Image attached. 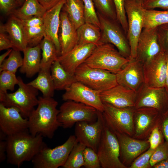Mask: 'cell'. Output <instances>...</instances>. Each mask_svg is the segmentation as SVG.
<instances>
[{
    "label": "cell",
    "instance_id": "91938a15",
    "mask_svg": "<svg viewBox=\"0 0 168 168\" xmlns=\"http://www.w3.org/2000/svg\"><path fill=\"white\" fill-rule=\"evenodd\" d=\"M133 0L143 1V0Z\"/></svg>",
    "mask_w": 168,
    "mask_h": 168
},
{
    "label": "cell",
    "instance_id": "7c38bea8",
    "mask_svg": "<svg viewBox=\"0 0 168 168\" xmlns=\"http://www.w3.org/2000/svg\"><path fill=\"white\" fill-rule=\"evenodd\" d=\"M101 25L100 43L114 45L124 57L130 59L131 50L127 37L121 29L112 20L97 12Z\"/></svg>",
    "mask_w": 168,
    "mask_h": 168
},
{
    "label": "cell",
    "instance_id": "c3c4849f",
    "mask_svg": "<svg viewBox=\"0 0 168 168\" xmlns=\"http://www.w3.org/2000/svg\"><path fill=\"white\" fill-rule=\"evenodd\" d=\"M19 5L16 0H0V9L6 14L11 13Z\"/></svg>",
    "mask_w": 168,
    "mask_h": 168
},
{
    "label": "cell",
    "instance_id": "60d3db41",
    "mask_svg": "<svg viewBox=\"0 0 168 168\" xmlns=\"http://www.w3.org/2000/svg\"><path fill=\"white\" fill-rule=\"evenodd\" d=\"M84 164L86 168L101 167L100 161L97 153L91 148L86 147L83 152Z\"/></svg>",
    "mask_w": 168,
    "mask_h": 168
},
{
    "label": "cell",
    "instance_id": "b9f144b4",
    "mask_svg": "<svg viewBox=\"0 0 168 168\" xmlns=\"http://www.w3.org/2000/svg\"><path fill=\"white\" fill-rule=\"evenodd\" d=\"M167 158L168 143L165 141L155 149L150 159V165L152 168L156 164Z\"/></svg>",
    "mask_w": 168,
    "mask_h": 168
},
{
    "label": "cell",
    "instance_id": "ffe728a7",
    "mask_svg": "<svg viewBox=\"0 0 168 168\" xmlns=\"http://www.w3.org/2000/svg\"><path fill=\"white\" fill-rule=\"evenodd\" d=\"M127 65L116 74L119 84L137 92L144 84L142 64L136 58L130 59Z\"/></svg>",
    "mask_w": 168,
    "mask_h": 168
},
{
    "label": "cell",
    "instance_id": "4dcf8cb0",
    "mask_svg": "<svg viewBox=\"0 0 168 168\" xmlns=\"http://www.w3.org/2000/svg\"><path fill=\"white\" fill-rule=\"evenodd\" d=\"M46 11L38 0H25L20 7L14 10L11 14L23 19L33 16L43 17Z\"/></svg>",
    "mask_w": 168,
    "mask_h": 168
},
{
    "label": "cell",
    "instance_id": "e0dca14e",
    "mask_svg": "<svg viewBox=\"0 0 168 168\" xmlns=\"http://www.w3.org/2000/svg\"><path fill=\"white\" fill-rule=\"evenodd\" d=\"M114 133L119 142L120 160L127 168H129L137 157L149 148L147 139L140 140L125 133Z\"/></svg>",
    "mask_w": 168,
    "mask_h": 168
},
{
    "label": "cell",
    "instance_id": "8d00e7d4",
    "mask_svg": "<svg viewBox=\"0 0 168 168\" xmlns=\"http://www.w3.org/2000/svg\"><path fill=\"white\" fill-rule=\"evenodd\" d=\"M92 1L99 12L112 20L117 21L116 9L113 0Z\"/></svg>",
    "mask_w": 168,
    "mask_h": 168
},
{
    "label": "cell",
    "instance_id": "8fae6325",
    "mask_svg": "<svg viewBox=\"0 0 168 168\" xmlns=\"http://www.w3.org/2000/svg\"><path fill=\"white\" fill-rule=\"evenodd\" d=\"M163 116V114L153 108H134L132 137L140 140H147L152 130L160 125Z\"/></svg>",
    "mask_w": 168,
    "mask_h": 168
},
{
    "label": "cell",
    "instance_id": "2e32d148",
    "mask_svg": "<svg viewBox=\"0 0 168 168\" xmlns=\"http://www.w3.org/2000/svg\"><path fill=\"white\" fill-rule=\"evenodd\" d=\"M101 92L77 81L65 90L62 97L64 101L71 100L82 103L103 112L104 109L100 97Z\"/></svg>",
    "mask_w": 168,
    "mask_h": 168
},
{
    "label": "cell",
    "instance_id": "11a10c76",
    "mask_svg": "<svg viewBox=\"0 0 168 168\" xmlns=\"http://www.w3.org/2000/svg\"><path fill=\"white\" fill-rule=\"evenodd\" d=\"M12 50V49H7L5 52L1 55L0 56V65L2 64L4 61L5 59L9 55Z\"/></svg>",
    "mask_w": 168,
    "mask_h": 168
},
{
    "label": "cell",
    "instance_id": "d6986e66",
    "mask_svg": "<svg viewBox=\"0 0 168 168\" xmlns=\"http://www.w3.org/2000/svg\"><path fill=\"white\" fill-rule=\"evenodd\" d=\"M161 51L157 38V27L143 29L138 39L135 58L143 64L151 60Z\"/></svg>",
    "mask_w": 168,
    "mask_h": 168
},
{
    "label": "cell",
    "instance_id": "44dd1931",
    "mask_svg": "<svg viewBox=\"0 0 168 168\" xmlns=\"http://www.w3.org/2000/svg\"><path fill=\"white\" fill-rule=\"evenodd\" d=\"M96 46L93 44H78L69 52L58 56L57 60L66 71L74 75L77 69L89 57Z\"/></svg>",
    "mask_w": 168,
    "mask_h": 168
},
{
    "label": "cell",
    "instance_id": "836d02e7",
    "mask_svg": "<svg viewBox=\"0 0 168 168\" xmlns=\"http://www.w3.org/2000/svg\"><path fill=\"white\" fill-rule=\"evenodd\" d=\"M86 147L82 143H76L72 149L63 167L64 168H80L84 166L83 152Z\"/></svg>",
    "mask_w": 168,
    "mask_h": 168
},
{
    "label": "cell",
    "instance_id": "d6a6232c",
    "mask_svg": "<svg viewBox=\"0 0 168 168\" xmlns=\"http://www.w3.org/2000/svg\"><path fill=\"white\" fill-rule=\"evenodd\" d=\"M167 23H168V11L145 9L143 29L155 28Z\"/></svg>",
    "mask_w": 168,
    "mask_h": 168
},
{
    "label": "cell",
    "instance_id": "7a4b0ae2",
    "mask_svg": "<svg viewBox=\"0 0 168 168\" xmlns=\"http://www.w3.org/2000/svg\"><path fill=\"white\" fill-rule=\"evenodd\" d=\"M37 107L28 118V130L33 136L41 134L43 137L52 138L58 128L61 127L58 119L59 112L58 103L53 97H38Z\"/></svg>",
    "mask_w": 168,
    "mask_h": 168
},
{
    "label": "cell",
    "instance_id": "5bb4252c",
    "mask_svg": "<svg viewBox=\"0 0 168 168\" xmlns=\"http://www.w3.org/2000/svg\"><path fill=\"white\" fill-rule=\"evenodd\" d=\"M142 65L144 84L151 88H165L167 77L165 53L161 50L151 60Z\"/></svg>",
    "mask_w": 168,
    "mask_h": 168
},
{
    "label": "cell",
    "instance_id": "9f6ffc18",
    "mask_svg": "<svg viewBox=\"0 0 168 168\" xmlns=\"http://www.w3.org/2000/svg\"><path fill=\"white\" fill-rule=\"evenodd\" d=\"M167 63V77L165 88L168 92V54H165Z\"/></svg>",
    "mask_w": 168,
    "mask_h": 168
},
{
    "label": "cell",
    "instance_id": "603a6c76",
    "mask_svg": "<svg viewBox=\"0 0 168 168\" xmlns=\"http://www.w3.org/2000/svg\"><path fill=\"white\" fill-rule=\"evenodd\" d=\"M58 38L61 55L69 52L77 44V29L69 19L66 12L62 10L60 15Z\"/></svg>",
    "mask_w": 168,
    "mask_h": 168
},
{
    "label": "cell",
    "instance_id": "f35d334b",
    "mask_svg": "<svg viewBox=\"0 0 168 168\" xmlns=\"http://www.w3.org/2000/svg\"><path fill=\"white\" fill-rule=\"evenodd\" d=\"M84 4V14L85 23L92 24L101 28L99 17L92 0H82Z\"/></svg>",
    "mask_w": 168,
    "mask_h": 168
},
{
    "label": "cell",
    "instance_id": "83f0119b",
    "mask_svg": "<svg viewBox=\"0 0 168 168\" xmlns=\"http://www.w3.org/2000/svg\"><path fill=\"white\" fill-rule=\"evenodd\" d=\"M28 84L40 91L44 97H53L54 96L55 89L50 70L40 69L37 77Z\"/></svg>",
    "mask_w": 168,
    "mask_h": 168
},
{
    "label": "cell",
    "instance_id": "f907efd6",
    "mask_svg": "<svg viewBox=\"0 0 168 168\" xmlns=\"http://www.w3.org/2000/svg\"><path fill=\"white\" fill-rule=\"evenodd\" d=\"M160 127L164 135L165 141L168 143V111L163 116Z\"/></svg>",
    "mask_w": 168,
    "mask_h": 168
},
{
    "label": "cell",
    "instance_id": "ba28073f",
    "mask_svg": "<svg viewBox=\"0 0 168 168\" xmlns=\"http://www.w3.org/2000/svg\"><path fill=\"white\" fill-rule=\"evenodd\" d=\"M97 153L102 168H127L120 160L117 137L105 121Z\"/></svg>",
    "mask_w": 168,
    "mask_h": 168
},
{
    "label": "cell",
    "instance_id": "9a60e30c",
    "mask_svg": "<svg viewBox=\"0 0 168 168\" xmlns=\"http://www.w3.org/2000/svg\"><path fill=\"white\" fill-rule=\"evenodd\" d=\"M143 107L156 109L162 114L168 111V92L164 88H153L144 84L137 92L135 109Z\"/></svg>",
    "mask_w": 168,
    "mask_h": 168
},
{
    "label": "cell",
    "instance_id": "7402d4cb",
    "mask_svg": "<svg viewBox=\"0 0 168 168\" xmlns=\"http://www.w3.org/2000/svg\"><path fill=\"white\" fill-rule=\"evenodd\" d=\"M137 93L120 84L101 92L103 102L115 107L124 108L134 107Z\"/></svg>",
    "mask_w": 168,
    "mask_h": 168
},
{
    "label": "cell",
    "instance_id": "9c48e42d",
    "mask_svg": "<svg viewBox=\"0 0 168 168\" xmlns=\"http://www.w3.org/2000/svg\"><path fill=\"white\" fill-rule=\"evenodd\" d=\"M142 1L124 0V7L128 28L126 35L131 50L130 59L136 57L138 38L143 29L145 9Z\"/></svg>",
    "mask_w": 168,
    "mask_h": 168
},
{
    "label": "cell",
    "instance_id": "f6af8a7d",
    "mask_svg": "<svg viewBox=\"0 0 168 168\" xmlns=\"http://www.w3.org/2000/svg\"><path fill=\"white\" fill-rule=\"evenodd\" d=\"M160 125L156 127L152 130L147 139L150 145L149 148L151 149H156L165 141Z\"/></svg>",
    "mask_w": 168,
    "mask_h": 168
},
{
    "label": "cell",
    "instance_id": "5b68a950",
    "mask_svg": "<svg viewBox=\"0 0 168 168\" xmlns=\"http://www.w3.org/2000/svg\"><path fill=\"white\" fill-rule=\"evenodd\" d=\"M75 135L70 136L62 145L53 148L47 145L43 147L31 161L35 168H58L63 167L75 144L77 143Z\"/></svg>",
    "mask_w": 168,
    "mask_h": 168
},
{
    "label": "cell",
    "instance_id": "6f0895ef",
    "mask_svg": "<svg viewBox=\"0 0 168 168\" xmlns=\"http://www.w3.org/2000/svg\"><path fill=\"white\" fill-rule=\"evenodd\" d=\"M7 135L3 131L0 130V141H5L6 140Z\"/></svg>",
    "mask_w": 168,
    "mask_h": 168
},
{
    "label": "cell",
    "instance_id": "277c9868",
    "mask_svg": "<svg viewBox=\"0 0 168 168\" xmlns=\"http://www.w3.org/2000/svg\"><path fill=\"white\" fill-rule=\"evenodd\" d=\"M17 77L19 83L17 90L13 93L5 94L0 98V103L7 107H16L24 117L28 118L38 104V90L25 83L21 77Z\"/></svg>",
    "mask_w": 168,
    "mask_h": 168
},
{
    "label": "cell",
    "instance_id": "ac0fdd59",
    "mask_svg": "<svg viewBox=\"0 0 168 168\" xmlns=\"http://www.w3.org/2000/svg\"><path fill=\"white\" fill-rule=\"evenodd\" d=\"M0 130L7 136L29 131L28 119L16 107H7L0 103Z\"/></svg>",
    "mask_w": 168,
    "mask_h": 168
},
{
    "label": "cell",
    "instance_id": "7bdbcfd3",
    "mask_svg": "<svg viewBox=\"0 0 168 168\" xmlns=\"http://www.w3.org/2000/svg\"><path fill=\"white\" fill-rule=\"evenodd\" d=\"M149 148L137 157L128 168H151L150 164L151 156L155 149Z\"/></svg>",
    "mask_w": 168,
    "mask_h": 168
},
{
    "label": "cell",
    "instance_id": "e575fe53",
    "mask_svg": "<svg viewBox=\"0 0 168 168\" xmlns=\"http://www.w3.org/2000/svg\"><path fill=\"white\" fill-rule=\"evenodd\" d=\"M20 52L12 49L8 57L0 65V72L4 71L16 74L18 68H20L23 64V58Z\"/></svg>",
    "mask_w": 168,
    "mask_h": 168
},
{
    "label": "cell",
    "instance_id": "f1b7e54d",
    "mask_svg": "<svg viewBox=\"0 0 168 168\" xmlns=\"http://www.w3.org/2000/svg\"><path fill=\"white\" fill-rule=\"evenodd\" d=\"M84 9L82 0H66L62 10L66 12L69 19L77 29L85 23Z\"/></svg>",
    "mask_w": 168,
    "mask_h": 168
},
{
    "label": "cell",
    "instance_id": "7dc6e473",
    "mask_svg": "<svg viewBox=\"0 0 168 168\" xmlns=\"http://www.w3.org/2000/svg\"><path fill=\"white\" fill-rule=\"evenodd\" d=\"M23 26L25 27L40 26L44 25L43 17L33 16L26 19H19Z\"/></svg>",
    "mask_w": 168,
    "mask_h": 168
},
{
    "label": "cell",
    "instance_id": "6da1fadb",
    "mask_svg": "<svg viewBox=\"0 0 168 168\" xmlns=\"http://www.w3.org/2000/svg\"><path fill=\"white\" fill-rule=\"evenodd\" d=\"M43 137L41 134L33 136L29 131L7 136L5 140L7 162L19 167L24 162L31 161L46 145Z\"/></svg>",
    "mask_w": 168,
    "mask_h": 168
},
{
    "label": "cell",
    "instance_id": "74e56055",
    "mask_svg": "<svg viewBox=\"0 0 168 168\" xmlns=\"http://www.w3.org/2000/svg\"><path fill=\"white\" fill-rule=\"evenodd\" d=\"M23 27L28 46L34 47L39 44L45 35L44 25L38 27Z\"/></svg>",
    "mask_w": 168,
    "mask_h": 168
},
{
    "label": "cell",
    "instance_id": "52a82bcc",
    "mask_svg": "<svg viewBox=\"0 0 168 168\" xmlns=\"http://www.w3.org/2000/svg\"><path fill=\"white\" fill-rule=\"evenodd\" d=\"M74 75L77 81L101 92L118 84L116 74L105 70L91 68L84 63L77 69Z\"/></svg>",
    "mask_w": 168,
    "mask_h": 168
},
{
    "label": "cell",
    "instance_id": "ee69618b",
    "mask_svg": "<svg viewBox=\"0 0 168 168\" xmlns=\"http://www.w3.org/2000/svg\"><path fill=\"white\" fill-rule=\"evenodd\" d=\"M157 34L161 50L168 54V23L157 26Z\"/></svg>",
    "mask_w": 168,
    "mask_h": 168
},
{
    "label": "cell",
    "instance_id": "680465c9",
    "mask_svg": "<svg viewBox=\"0 0 168 168\" xmlns=\"http://www.w3.org/2000/svg\"><path fill=\"white\" fill-rule=\"evenodd\" d=\"M19 6H21L24 2L25 0H16Z\"/></svg>",
    "mask_w": 168,
    "mask_h": 168
},
{
    "label": "cell",
    "instance_id": "cb8c5ba5",
    "mask_svg": "<svg viewBox=\"0 0 168 168\" xmlns=\"http://www.w3.org/2000/svg\"><path fill=\"white\" fill-rule=\"evenodd\" d=\"M66 0H60L55 6L46 11L43 16L45 35L49 36L54 43L58 56L61 55L58 34L60 24V15Z\"/></svg>",
    "mask_w": 168,
    "mask_h": 168
},
{
    "label": "cell",
    "instance_id": "f5cc1de1",
    "mask_svg": "<svg viewBox=\"0 0 168 168\" xmlns=\"http://www.w3.org/2000/svg\"><path fill=\"white\" fill-rule=\"evenodd\" d=\"M7 159L6 143L5 140L0 141V162Z\"/></svg>",
    "mask_w": 168,
    "mask_h": 168
},
{
    "label": "cell",
    "instance_id": "bcb514c9",
    "mask_svg": "<svg viewBox=\"0 0 168 168\" xmlns=\"http://www.w3.org/2000/svg\"><path fill=\"white\" fill-rule=\"evenodd\" d=\"M142 5L145 9L158 8L168 11V0H143Z\"/></svg>",
    "mask_w": 168,
    "mask_h": 168
},
{
    "label": "cell",
    "instance_id": "d590c367",
    "mask_svg": "<svg viewBox=\"0 0 168 168\" xmlns=\"http://www.w3.org/2000/svg\"><path fill=\"white\" fill-rule=\"evenodd\" d=\"M18 83V79L16 74L4 71L0 72V98L7 93V90L13 91L15 85Z\"/></svg>",
    "mask_w": 168,
    "mask_h": 168
},
{
    "label": "cell",
    "instance_id": "ab89813d",
    "mask_svg": "<svg viewBox=\"0 0 168 168\" xmlns=\"http://www.w3.org/2000/svg\"><path fill=\"white\" fill-rule=\"evenodd\" d=\"M115 7L117 21L126 35L128 28L124 0H113Z\"/></svg>",
    "mask_w": 168,
    "mask_h": 168
},
{
    "label": "cell",
    "instance_id": "681fc988",
    "mask_svg": "<svg viewBox=\"0 0 168 168\" xmlns=\"http://www.w3.org/2000/svg\"><path fill=\"white\" fill-rule=\"evenodd\" d=\"M13 45L8 35L4 32L0 31V51L13 48Z\"/></svg>",
    "mask_w": 168,
    "mask_h": 168
},
{
    "label": "cell",
    "instance_id": "816d5d0a",
    "mask_svg": "<svg viewBox=\"0 0 168 168\" xmlns=\"http://www.w3.org/2000/svg\"><path fill=\"white\" fill-rule=\"evenodd\" d=\"M45 9L48 10L55 6L60 0H38Z\"/></svg>",
    "mask_w": 168,
    "mask_h": 168
},
{
    "label": "cell",
    "instance_id": "1f68e13d",
    "mask_svg": "<svg viewBox=\"0 0 168 168\" xmlns=\"http://www.w3.org/2000/svg\"><path fill=\"white\" fill-rule=\"evenodd\" d=\"M78 44H93L97 45L100 43V29L90 23H85L77 29Z\"/></svg>",
    "mask_w": 168,
    "mask_h": 168
},
{
    "label": "cell",
    "instance_id": "4316f807",
    "mask_svg": "<svg viewBox=\"0 0 168 168\" xmlns=\"http://www.w3.org/2000/svg\"><path fill=\"white\" fill-rule=\"evenodd\" d=\"M50 70L55 90H65L77 81L75 75L66 71L57 60L53 63Z\"/></svg>",
    "mask_w": 168,
    "mask_h": 168
},
{
    "label": "cell",
    "instance_id": "db71d44e",
    "mask_svg": "<svg viewBox=\"0 0 168 168\" xmlns=\"http://www.w3.org/2000/svg\"><path fill=\"white\" fill-rule=\"evenodd\" d=\"M153 168H168V158L154 165Z\"/></svg>",
    "mask_w": 168,
    "mask_h": 168
},
{
    "label": "cell",
    "instance_id": "8992f818",
    "mask_svg": "<svg viewBox=\"0 0 168 168\" xmlns=\"http://www.w3.org/2000/svg\"><path fill=\"white\" fill-rule=\"evenodd\" d=\"M58 119L64 128H70L77 122H95L98 110L93 107L73 100L66 101L60 106Z\"/></svg>",
    "mask_w": 168,
    "mask_h": 168
},
{
    "label": "cell",
    "instance_id": "30bf717a",
    "mask_svg": "<svg viewBox=\"0 0 168 168\" xmlns=\"http://www.w3.org/2000/svg\"><path fill=\"white\" fill-rule=\"evenodd\" d=\"M103 118L107 125L114 132L126 134L133 137V134L134 107L120 108L103 102Z\"/></svg>",
    "mask_w": 168,
    "mask_h": 168
},
{
    "label": "cell",
    "instance_id": "d4e9b609",
    "mask_svg": "<svg viewBox=\"0 0 168 168\" xmlns=\"http://www.w3.org/2000/svg\"><path fill=\"white\" fill-rule=\"evenodd\" d=\"M0 31L7 32L13 49L23 52L28 46L24 28L20 20L12 15L6 23L0 26Z\"/></svg>",
    "mask_w": 168,
    "mask_h": 168
},
{
    "label": "cell",
    "instance_id": "484cf974",
    "mask_svg": "<svg viewBox=\"0 0 168 168\" xmlns=\"http://www.w3.org/2000/svg\"><path fill=\"white\" fill-rule=\"evenodd\" d=\"M41 49L40 44L34 47L27 46L23 51V64L20 72L28 78L33 77L40 69Z\"/></svg>",
    "mask_w": 168,
    "mask_h": 168
},
{
    "label": "cell",
    "instance_id": "f546056e",
    "mask_svg": "<svg viewBox=\"0 0 168 168\" xmlns=\"http://www.w3.org/2000/svg\"><path fill=\"white\" fill-rule=\"evenodd\" d=\"M40 44L42 51L40 69L50 70L58 56L55 46L50 38L46 35Z\"/></svg>",
    "mask_w": 168,
    "mask_h": 168
},
{
    "label": "cell",
    "instance_id": "3957f363",
    "mask_svg": "<svg viewBox=\"0 0 168 168\" xmlns=\"http://www.w3.org/2000/svg\"><path fill=\"white\" fill-rule=\"evenodd\" d=\"M130 59L122 56L113 44L100 43L84 63L88 66L108 71L116 74L129 63Z\"/></svg>",
    "mask_w": 168,
    "mask_h": 168
},
{
    "label": "cell",
    "instance_id": "4fadbf2b",
    "mask_svg": "<svg viewBox=\"0 0 168 168\" xmlns=\"http://www.w3.org/2000/svg\"><path fill=\"white\" fill-rule=\"evenodd\" d=\"M104 123L103 112L98 110L97 119L95 122L81 121L76 123L74 135L77 142L97 152Z\"/></svg>",
    "mask_w": 168,
    "mask_h": 168
}]
</instances>
